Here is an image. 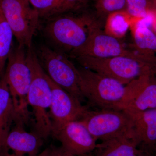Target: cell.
<instances>
[{"label":"cell","mask_w":156,"mask_h":156,"mask_svg":"<svg viewBox=\"0 0 156 156\" xmlns=\"http://www.w3.org/2000/svg\"><path fill=\"white\" fill-rule=\"evenodd\" d=\"M156 108V79L152 76L132 97L123 110L135 112Z\"/></svg>","instance_id":"obj_17"},{"label":"cell","mask_w":156,"mask_h":156,"mask_svg":"<svg viewBox=\"0 0 156 156\" xmlns=\"http://www.w3.org/2000/svg\"><path fill=\"white\" fill-rule=\"evenodd\" d=\"M0 9L18 45L27 49L31 48L40 16L28 0H0Z\"/></svg>","instance_id":"obj_9"},{"label":"cell","mask_w":156,"mask_h":156,"mask_svg":"<svg viewBox=\"0 0 156 156\" xmlns=\"http://www.w3.org/2000/svg\"><path fill=\"white\" fill-rule=\"evenodd\" d=\"M150 27L156 34V14L155 12V14L154 15L152 21L151 23Z\"/></svg>","instance_id":"obj_27"},{"label":"cell","mask_w":156,"mask_h":156,"mask_svg":"<svg viewBox=\"0 0 156 156\" xmlns=\"http://www.w3.org/2000/svg\"><path fill=\"white\" fill-rule=\"evenodd\" d=\"M154 12L137 19L133 29V50L151 56H156V34L151 28Z\"/></svg>","instance_id":"obj_15"},{"label":"cell","mask_w":156,"mask_h":156,"mask_svg":"<svg viewBox=\"0 0 156 156\" xmlns=\"http://www.w3.org/2000/svg\"><path fill=\"white\" fill-rule=\"evenodd\" d=\"M134 135H123L97 143L91 153L84 156H136L139 152Z\"/></svg>","instance_id":"obj_14"},{"label":"cell","mask_w":156,"mask_h":156,"mask_svg":"<svg viewBox=\"0 0 156 156\" xmlns=\"http://www.w3.org/2000/svg\"><path fill=\"white\" fill-rule=\"evenodd\" d=\"M154 6H155L154 11H155V13L156 14V0H154Z\"/></svg>","instance_id":"obj_30"},{"label":"cell","mask_w":156,"mask_h":156,"mask_svg":"<svg viewBox=\"0 0 156 156\" xmlns=\"http://www.w3.org/2000/svg\"><path fill=\"white\" fill-rule=\"evenodd\" d=\"M59 0H28L40 17L53 16Z\"/></svg>","instance_id":"obj_22"},{"label":"cell","mask_w":156,"mask_h":156,"mask_svg":"<svg viewBox=\"0 0 156 156\" xmlns=\"http://www.w3.org/2000/svg\"><path fill=\"white\" fill-rule=\"evenodd\" d=\"M87 1H88V0H87Z\"/></svg>","instance_id":"obj_32"},{"label":"cell","mask_w":156,"mask_h":156,"mask_svg":"<svg viewBox=\"0 0 156 156\" xmlns=\"http://www.w3.org/2000/svg\"><path fill=\"white\" fill-rule=\"evenodd\" d=\"M17 119L14 104L4 76L0 80V153L6 138Z\"/></svg>","instance_id":"obj_16"},{"label":"cell","mask_w":156,"mask_h":156,"mask_svg":"<svg viewBox=\"0 0 156 156\" xmlns=\"http://www.w3.org/2000/svg\"><path fill=\"white\" fill-rule=\"evenodd\" d=\"M4 74H3L1 72H0V80H1V79L2 78L3 76H4Z\"/></svg>","instance_id":"obj_29"},{"label":"cell","mask_w":156,"mask_h":156,"mask_svg":"<svg viewBox=\"0 0 156 156\" xmlns=\"http://www.w3.org/2000/svg\"><path fill=\"white\" fill-rule=\"evenodd\" d=\"M14 33L0 9V72L3 73L13 48Z\"/></svg>","instance_id":"obj_18"},{"label":"cell","mask_w":156,"mask_h":156,"mask_svg":"<svg viewBox=\"0 0 156 156\" xmlns=\"http://www.w3.org/2000/svg\"><path fill=\"white\" fill-rule=\"evenodd\" d=\"M123 111L133 121L138 148L152 152L156 143V108L141 112Z\"/></svg>","instance_id":"obj_13"},{"label":"cell","mask_w":156,"mask_h":156,"mask_svg":"<svg viewBox=\"0 0 156 156\" xmlns=\"http://www.w3.org/2000/svg\"><path fill=\"white\" fill-rule=\"evenodd\" d=\"M79 121L97 141L120 135L135 136L133 121L123 110L89 109Z\"/></svg>","instance_id":"obj_6"},{"label":"cell","mask_w":156,"mask_h":156,"mask_svg":"<svg viewBox=\"0 0 156 156\" xmlns=\"http://www.w3.org/2000/svg\"><path fill=\"white\" fill-rule=\"evenodd\" d=\"M152 152H153L156 156V143L155 145H154L153 148Z\"/></svg>","instance_id":"obj_28"},{"label":"cell","mask_w":156,"mask_h":156,"mask_svg":"<svg viewBox=\"0 0 156 156\" xmlns=\"http://www.w3.org/2000/svg\"><path fill=\"white\" fill-rule=\"evenodd\" d=\"M51 135L59 141L63 150L75 156L91 153L97 144V140L80 121L66 123Z\"/></svg>","instance_id":"obj_11"},{"label":"cell","mask_w":156,"mask_h":156,"mask_svg":"<svg viewBox=\"0 0 156 156\" xmlns=\"http://www.w3.org/2000/svg\"><path fill=\"white\" fill-rule=\"evenodd\" d=\"M126 11L136 19L147 16L154 10V0H126Z\"/></svg>","instance_id":"obj_21"},{"label":"cell","mask_w":156,"mask_h":156,"mask_svg":"<svg viewBox=\"0 0 156 156\" xmlns=\"http://www.w3.org/2000/svg\"><path fill=\"white\" fill-rule=\"evenodd\" d=\"M55 156H75L63 150L61 147L56 148Z\"/></svg>","instance_id":"obj_25"},{"label":"cell","mask_w":156,"mask_h":156,"mask_svg":"<svg viewBox=\"0 0 156 156\" xmlns=\"http://www.w3.org/2000/svg\"><path fill=\"white\" fill-rule=\"evenodd\" d=\"M76 67L80 90L89 106L95 109H124L130 98L127 86L81 66Z\"/></svg>","instance_id":"obj_2"},{"label":"cell","mask_w":156,"mask_h":156,"mask_svg":"<svg viewBox=\"0 0 156 156\" xmlns=\"http://www.w3.org/2000/svg\"><path fill=\"white\" fill-rule=\"evenodd\" d=\"M47 23L45 37L56 50L70 56L87 41L93 28L101 23L95 14L57 15Z\"/></svg>","instance_id":"obj_1"},{"label":"cell","mask_w":156,"mask_h":156,"mask_svg":"<svg viewBox=\"0 0 156 156\" xmlns=\"http://www.w3.org/2000/svg\"><path fill=\"white\" fill-rule=\"evenodd\" d=\"M81 56L100 58L127 56L156 66V56L128 50L119 39L101 30V26L93 28L85 44L70 57L74 58Z\"/></svg>","instance_id":"obj_8"},{"label":"cell","mask_w":156,"mask_h":156,"mask_svg":"<svg viewBox=\"0 0 156 156\" xmlns=\"http://www.w3.org/2000/svg\"><path fill=\"white\" fill-rule=\"evenodd\" d=\"M25 125L22 121L14 122L0 156H35L40 153L44 139L35 131H26Z\"/></svg>","instance_id":"obj_12"},{"label":"cell","mask_w":156,"mask_h":156,"mask_svg":"<svg viewBox=\"0 0 156 156\" xmlns=\"http://www.w3.org/2000/svg\"><path fill=\"white\" fill-rule=\"evenodd\" d=\"M37 54L53 82L81 102L85 100L79 87L77 69L67 55L45 45L40 46Z\"/></svg>","instance_id":"obj_7"},{"label":"cell","mask_w":156,"mask_h":156,"mask_svg":"<svg viewBox=\"0 0 156 156\" xmlns=\"http://www.w3.org/2000/svg\"><path fill=\"white\" fill-rule=\"evenodd\" d=\"M136 156H156L152 152L150 151L140 149L139 152Z\"/></svg>","instance_id":"obj_26"},{"label":"cell","mask_w":156,"mask_h":156,"mask_svg":"<svg viewBox=\"0 0 156 156\" xmlns=\"http://www.w3.org/2000/svg\"><path fill=\"white\" fill-rule=\"evenodd\" d=\"M56 150V147L48 148L35 156H55Z\"/></svg>","instance_id":"obj_24"},{"label":"cell","mask_w":156,"mask_h":156,"mask_svg":"<svg viewBox=\"0 0 156 156\" xmlns=\"http://www.w3.org/2000/svg\"><path fill=\"white\" fill-rule=\"evenodd\" d=\"M25 48L19 45L13 47L7 60L4 76L12 98L17 119L23 121L27 125L30 118L27 95L32 75Z\"/></svg>","instance_id":"obj_4"},{"label":"cell","mask_w":156,"mask_h":156,"mask_svg":"<svg viewBox=\"0 0 156 156\" xmlns=\"http://www.w3.org/2000/svg\"><path fill=\"white\" fill-rule=\"evenodd\" d=\"M27 58L32 75L27 102L32 109L34 131L46 139L52 133L49 112L52 96L51 87L48 75L32 47L27 49Z\"/></svg>","instance_id":"obj_3"},{"label":"cell","mask_w":156,"mask_h":156,"mask_svg":"<svg viewBox=\"0 0 156 156\" xmlns=\"http://www.w3.org/2000/svg\"><path fill=\"white\" fill-rule=\"evenodd\" d=\"M87 1V0H59L53 16L80 9L86 5Z\"/></svg>","instance_id":"obj_23"},{"label":"cell","mask_w":156,"mask_h":156,"mask_svg":"<svg viewBox=\"0 0 156 156\" xmlns=\"http://www.w3.org/2000/svg\"><path fill=\"white\" fill-rule=\"evenodd\" d=\"M154 76H155V78L156 79V73L155 74Z\"/></svg>","instance_id":"obj_31"},{"label":"cell","mask_w":156,"mask_h":156,"mask_svg":"<svg viewBox=\"0 0 156 156\" xmlns=\"http://www.w3.org/2000/svg\"><path fill=\"white\" fill-rule=\"evenodd\" d=\"M80 66L127 85L144 75H155L156 68L139 59L127 56L100 58L81 56L74 58Z\"/></svg>","instance_id":"obj_5"},{"label":"cell","mask_w":156,"mask_h":156,"mask_svg":"<svg viewBox=\"0 0 156 156\" xmlns=\"http://www.w3.org/2000/svg\"><path fill=\"white\" fill-rule=\"evenodd\" d=\"M48 79L52 92L50 108L52 134L66 123L80 120L89 108L56 85L48 75Z\"/></svg>","instance_id":"obj_10"},{"label":"cell","mask_w":156,"mask_h":156,"mask_svg":"<svg viewBox=\"0 0 156 156\" xmlns=\"http://www.w3.org/2000/svg\"><path fill=\"white\" fill-rule=\"evenodd\" d=\"M130 15L126 11H118L110 14L105 20L104 31L119 39L125 35L130 26Z\"/></svg>","instance_id":"obj_19"},{"label":"cell","mask_w":156,"mask_h":156,"mask_svg":"<svg viewBox=\"0 0 156 156\" xmlns=\"http://www.w3.org/2000/svg\"><path fill=\"white\" fill-rule=\"evenodd\" d=\"M95 14L101 23L112 13L126 11V0H95Z\"/></svg>","instance_id":"obj_20"}]
</instances>
